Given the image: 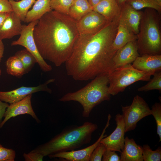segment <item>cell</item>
Listing matches in <instances>:
<instances>
[{"mask_svg":"<svg viewBox=\"0 0 161 161\" xmlns=\"http://www.w3.org/2000/svg\"><path fill=\"white\" fill-rule=\"evenodd\" d=\"M119 17L95 34L80 35L65 63L68 75L76 80L86 81L114 69L113 59L117 50L113 43Z\"/></svg>","mask_w":161,"mask_h":161,"instance_id":"6da1fadb","label":"cell"},{"mask_svg":"<svg viewBox=\"0 0 161 161\" xmlns=\"http://www.w3.org/2000/svg\"><path fill=\"white\" fill-rule=\"evenodd\" d=\"M33 35L42 57L59 66L70 56L80 34L76 21L52 10L38 20Z\"/></svg>","mask_w":161,"mask_h":161,"instance_id":"7a4b0ae2","label":"cell"},{"mask_svg":"<svg viewBox=\"0 0 161 161\" xmlns=\"http://www.w3.org/2000/svg\"><path fill=\"white\" fill-rule=\"evenodd\" d=\"M97 128V124L88 121L80 126L69 127L32 151L45 156L74 150L89 143L92 133Z\"/></svg>","mask_w":161,"mask_h":161,"instance_id":"3957f363","label":"cell"},{"mask_svg":"<svg viewBox=\"0 0 161 161\" xmlns=\"http://www.w3.org/2000/svg\"><path fill=\"white\" fill-rule=\"evenodd\" d=\"M84 87L76 91L68 93L60 98L62 102L75 101L82 106L83 117H88L93 108L102 102L110 100L109 90L108 74H100Z\"/></svg>","mask_w":161,"mask_h":161,"instance_id":"277c9868","label":"cell"},{"mask_svg":"<svg viewBox=\"0 0 161 161\" xmlns=\"http://www.w3.org/2000/svg\"><path fill=\"white\" fill-rule=\"evenodd\" d=\"M160 21V13L155 10L147 8L143 12L137 40L140 55H161Z\"/></svg>","mask_w":161,"mask_h":161,"instance_id":"5b68a950","label":"cell"},{"mask_svg":"<svg viewBox=\"0 0 161 161\" xmlns=\"http://www.w3.org/2000/svg\"><path fill=\"white\" fill-rule=\"evenodd\" d=\"M108 74L109 92L113 96L137 81H149L151 76L135 69L131 64L116 68Z\"/></svg>","mask_w":161,"mask_h":161,"instance_id":"8992f818","label":"cell"},{"mask_svg":"<svg viewBox=\"0 0 161 161\" xmlns=\"http://www.w3.org/2000/svg\"><path fill=\"white\" fill-rule=\"evenodd\" d=\"M122 109L125 132L134 129L140 120L151 115L148 105L143 98L138 95L134 97L130 105L122 106Z\"/></svg>","mask_w":161,"mask_h":161,"instance_id":"52a82bcc","label":"cell"},{"mask_svg":"<svg viewBox=\"0 0 161 161\" xmlns=\"http://www.w3.org/2000/svg\"><path fill=\"white\" fill-rule=\"evenodd\" d=\"M38 20L32 21L27 25H22L20 37L17 40L13 41L11 45H20L24 47L35 57L41 69L44 72H48L52 70V66L47 64L40 55L33 37L34 29Z\"/></svg>","mask_w":161,"mask_h":161,"instance_id":"ba28073f","label":"cell"},{"mask_svg":"<svg viewBox=\"0 0 161 161\" xmlns=\"http://www.w3.org/2000/svg\"><path fill=\"white\" fill-rule=\"evenodd\" d=\"M110 22L100 14L92 10L77 21V25L80 35L94 34Z\"/></svg>","mask_w":161,"mask_h":161,"instance_id":"9c48e42d","label":"cell"},{"mask_svg":"<svg viewBox=\"0 0 161 161\" xmlns=\"http://www.w3.org/2000/svg\"><path fill=\"white\" fill-rule=\"evenodd\" d=\"M54 79H51L44 83L34 87L21 86L10 91H0V100L10 104L16 103L22 100L28 95L40 91H45L49 93L52 90L48 87V85L54 81Z\"/></svg>","mask_w":161,"mask_h":161,"instance_id":"30bf717a","label":"cell"},{"mask_svg":"<svg viewBox=\"0 0 161 161\" xmlns=\"http://www.w3.org/2000/svg\"><path fill=\"white\" fill-rule=\"evenodd\" d=\"M111 118V116L109 114L107 122L101 135L92 145L79 150L60 152L49 155L48 157L50 158H61L68 161H89L91 154L100 143V140L106 136V135L104 134L110 125Z\"/></svg>","mask_w":161,"mask_h":161,"instance_id":"8fae6325","label":"cell"},{"mask_svg":"<svg viewBox=\"0 0 161 161\" xmlns=\"http://www.w3.org/2000/svg\"><path fill=\"white\" fill-rule=\"evenodd\" d=\"M115 120L117 125L115 129L110 135L101 139L100 143L107 149L121 153L124 146L125 123L122 114H120L116 115Z\"/></svg>","mask_w":161,"mask_h":161,"instance_id":"7c38bea8","label":"cell"},{"mask_svg":"<svg viewBox=\"0 0 161 161\" xmlns=\"http://www.w3.org/2000/svg\"><path fill=\"white\" fill-rule=\"evenodd\" d=\"M32 97V94L28 95L20 101L9 105L5 112L4 119L0 124V129L10 118L21 114H26L30 115L38 123L40 122L32 108L31 103Z\"/></svg>","mask_w":161,"mask_h":161,"instance_id":"4fadbf2b","label":"cell"},{"mask_svg":"<svg viewBox=\"0 0 161 161\" xmlns=\"http://www.w3.org/2000/svg\"><path fill=\"white\" fill-rule=\"evenodd\" d=\"M135 69L146 74L153 75L161 71V55H143L138 56L132 63Z\"/></svg>","mask_w":161,"mask_h":161,"instance_id":"5bb4252c","label":"cell"},{"mask_svg":"<svg viewBox=\"0 0 161 161\" xmlns=\"http://www.w3.org/2000/svg\"><path fill=\"white\" fill-rule=\"evenodd\" d=\"M140 55L137 40L127 43L117 50L113 59L114 69L131 64Z\"/></svg>","mask_w":161,"mask_h":161,"instance_id":"9a60e30c","label":"cell"},{"mask_svg":"<svg viewBox=\"0 0 161 161\" xmlns=\"http://www.w3.org/2000/svg\"><path fill=\"white\" fill-rule=\"evenodd\" d=\"M143 13V12L136 10L125 3L121 6L119 21L137 35Z\"/></svg>","mask_w":161,"mask_h":161,"instance_id":"2e32d148","label":"cell"},{"mask_svg":"<svg viewBox=\"0 0 161 161\" xmlns=\"http://www.w3.org/2000/svg\"><path fill=\"white\" fill-rule=\"evenodd\" d=\"M21 21L14 12H10L0 28V39H10L20 35L22 26Z\"/></svg>","mask_w":161,"mask_h":161,"instance_id":"e0dca14e","label":"cell"},{"mask_svg":"<svg viewBox=\"0 0 161 161\" xmlns=\"http://www.w3.org/2000/svg\"><path fill=\"white\" fill-rule=\"evenodd\" d=\"M143 147L137 145L134 140L125 138L124 146L120 153V161H143Z\"/></svg>","mask_w":161,"mask_h":161,"instance_id":"ac0fdd59","label":"cell"},{"mask_svg":"<svg viewBox=\"0 0 161 161\" xmlns=\"http://www.w3.org/2000/svg\"><path fill=\"white\" fill-rule=\"evenodd\" d=\"M93 10L111 21L120 17L121 6L116 0H101L93 7Z\"/></svg>","mask_w":161,"mask_h":161,"instance_id":"d6986e66","label":"cell"},{"mask_svg":"<svg viewBox=\"0 0 161 161\" xmlns=\"http://www.w3.org/2000/svg\"><path fill=\"white\" fill-rule=\"evenodd\" d=\"M137 35L134 34L119 21L113 46L117 50L127 43L137 40Z\"/></svg>","mask_w":161,"mask_h":161,"instance_id":"ffe728a7","label":"cell"},{"mask_svg":"<svg viewBox=\"0 0 161 161\" xmlns=\"http://www.w3.org/2000/svg\"><path fill=\"white\" fill-rule=\"evenodd\" d=\"M51 0H36L32 9L27 14L24 22L29 23L39 20L46 13L52 10Z\"/></svg>","mask_w":161,"mask_h":161,"instance_id":"44dd1931","label":"cell"},{"mask_svg":"<svg viewBox=\"0 0 161 161\" xmlns=\"http://www.w3.org/2000/svg\"><path fill=\"white\" fill-rule=\"evenodd\" d=\"M93 10L88 0H74L69 9L68 15L76 21Z\"/></svg>","mask_w":161,"mask_h":161,"instance_id":"7402d4cb","label":"cell"},{"mask_svg":"<svg viewBox=\"0 0 161 161\" xmlns=\"http://www.w3.org/2000/svg\"><path fill=\"white\" fill-rule=\"evenodd\" d=\"M6 72L12 75L20 77L25 74L24 65L19 58L14 55L9 57L5 62Z\"/></svg>","mask_w":161,"mask_h":161,"instance_id":"603a6c76","label":"cell"},{"mask_svg":"<svg viewBox=\"0 0 161 161\" xmlns=\"http://www.w3.org/2000/svg\"><path fill=\"white\" fill-rule=\"evenodd\" d=\"M36 0H9L13 11L20 18L24 21L29 9L34 4Z\"/></svg>","mask_w":161,"mask_h":161,"instance_id":"cb8c5ba5","label":"cell"},{"mask_svg":"<svg viewBox=\"0 0 161 161\" xmlns=\"http://www.w3.org/2000/svg\"><path fill=\"white\" fill-rule=\"evenodd\" d=\"M126 3L136 10L149 8L155 10L160 13L161 12V4L156 0H127Z\"/></svg>","mask_w":161,"mask_h":161,"instance_id":"d4e9b609","label":"cell"},{"mask_svg":"<svg viewBox=\"0 0 161 161\" xmlns=\"http://www.w3.org/2000/svg\"><path fill=\"white\" fill-rule=\"evenodd\" d=\"M23 63L25 74L30 72L36 63V60L34 56L26 49L16 52L15 55Z\"/></svg>","mask_w":161,"mask_h":161,"instance_id":"484cf974","label":"cell"},{"mask_svg":"<svg viewBox=\"0 0 161 161\" xmlns=\"http://www.w3.org/2000/svg\"><path fill=\"white\" fill-rule=\"evenodd\" d=\"M143 156L144 161H160L161 160V147L155 150L151 149L148 144L143 145Z\"/></svg>","mask_w":161,"mask_h":161,"instance_id":"4316f807","label":"cell"},{"mask_svg":"<svg viewBox=\"0 0 161 161\" xmlns=\"http://www.w3.org/2000/svg\"><path fill=\"white\" fill-rule=\"evenodd\" d=\"M153 78L146 85L138 89L139 91H148L153 90L161 91V71L155 73Z\"/></svg>","mask_w":161,"mask_h":161,"instance_id":"83f0119b","label":"cell"},{"mask_svg":"<svg viewBox=\"0 0 161 161\" xmlns=\"http://www.w3.org/2000/svg\"><path fill=\"white\" fill-rule=\"evenodd\" d=\"M74 0H51L52 10L68 15L69 8Z\"/></svg>","mask_w":161,"mask_h":161,"instance_id":"f1b7e54d","label":"cell"},{"mask_svg":"<svg viewBox=\"0 0 161 161\" xmlns=\"http://www.w3.org/2000/svg\"><path fill=\"white\" fill-rule=\"evenodd\" d=\"M151 115L154 117L157 126V134L159 136V142L161 141V104L155 103L151 109Z\"/></svg>","mask_w":161,"mask_h":161,"instance_id":"f546056e","label":"cell"},{"mask_svg":"<svg viewBox=\"0 0 161 161\" xmlns=\"http://www.w3.org/2000/svg\"><path fill=\"white\" fill-rule=\"evenodd\" d=\"M16 154L14 150L4 147L0 143V161H14Z\"/></svg>","mask_w":161,"mask_h":161,"instance_id":"4dcf8cb0","label":"cell"},{"mask_svg":"<svg viewBox=\"0 0 161 161\" xmlns=\"http://www.w3.org/2000/svg\"><path fill=\"white\" fill-rule=\"evenodd\" d=\"M106 149L105 145L100 143L91 154L89 161H101L103 155Z\"/></svg>","mask_w":161,"mask_h":161,"instance_id":"1f68e13d","label":"cell"},{"mask_svg":"<svg viewBox=\"0 0 161 161\" xmlns=\"http://www.w3.org/2000/svg\"><path fill=\"white\" fill-rule=\"evenodd\" d=\"M115 151L106 148L103 155V161H120V157Z\"/></svg>","mask_w":161,"mask_h":161,"instance_id":"d6a6232c","label":"cell"},{"mask_svg":"<svg viewBox=\"0 0 161 161\" xmlns=\"http://www.w3.org/2000/svg\"><path fill=\"white\" fill-rule=\"evenodd\" d=\"M23 156L25 161H41L44 157L40 153L32 151L28 154L24 153Z\"/></svg>","mask_w":161,"mask_h":161,"instance_id":"836d02e7","label":"cell"},{"mask_svg":"<svg viewBox=\"0 0 161 161\" xmlns=\"http://www.w3.org/2000/svg\"><path fill=\"white\" fill-rule=\"evenodd\" d=\"M12 11V9L9 0H0V12Z\"/></svg>","mask_w":161,"mask_h":161,"instance_id":"e575fe53","label":"cell"},{"mask_svg":"<svg viewBox=\"0 0 161 161\" xmlns=\"http://www.w3.org/2000/svg\"><path fill=\"white\" fill-rule=\"evenodd\" d=\"M9 105L7 103L3 102L0 100V124L2 122V119L7 107Z\"/></svg>","mask_w":161,"mask_h":161,"instance_id":"d590c367","label":"cell"},{"mask_svg":"<svg viewBox=\"0 0 161 161\" xmlns=\"http://www.w3.org/2000/svg\"><path fill=\"white\" fill-rule=\"evenodd\" d=\"M10 12H0V28Z\"/></svg>","mask_w":161,"mask_h":161,"instance_id":"8d00e7d4","label":"cell"},{"mask_svg":"<svg viewBox=\"0 0 161 161\" xmlns=\"http://www.w3.org/2000/svg\"><path fill=\"white\" fill-rule=\"evenodd\" d=\"M2 40L0 39V62L3 57L4 50V47Z\"/></svg>","mask_w":161,"mask_h":161,"instance_id":"74e56055","label":"cell"},{"mask_svg":"<svg viewBox=\"0 0 161 161\" xmlns=\"http://www.w3.org/2000/svg\"><path fill=\"white\" fill-rule=\"evenodd\" d=\"M90 5L93 7L97 4L101 0H88Z\"/></svg>","mask_w":161,"mask_h":161,"instance_id":"f35d334b","label":"cell"},{"mask_svg":"<svg viewBox=\"0 0 161 161\" xmlns=\"http://www.w3.org/2000/svg\"><path fill=\"white\" fill-rule=\"evenodd\" d=\"M118 4L121 6L124 4L127 0H116Z\"/></svg>","mask_w":161,"mask_h":161,"instance_id":"ab89813d","label":"cell"},{"mask_svg":"<svg viewBox=\"0 0 161 161\" xmlns=\"http://www.w3.org/2000/svg\"><path fill=\"white\" fill-rule=\"evenodd\" d=\"M160 4H161V0H156Z\"/></svg>","mask_w":161,"mask_h":161,"instance_id":"60d3db41","label":"cell"},{"mask_svg":"<svg viewBox=\"0 0 161 161\" xmlns=\"http://www.w3.org/2000/svg\"><path fill=\"white\" fill-rule=\"evenodd\" d=\"M2 71L1 69L0 68V76L1 75Z\"/></svg>","mask_w":161,"mask_h":161,"instance_id":"b9f144b4","label":"cell"},{"mask_svg":"<svg viewBox=\"0 0 161 161\" xmlns=\"http://www.w3.org/2000/svg\"><path fill=\"white\" fill-rule=\"evenodd\" d=\"M17 1H19L20 0H16Z\"/></svg>","mask_w":161,"mask_h":161,"instance_id":"7bdbcfd3","label":"cell"}]
</instances>
